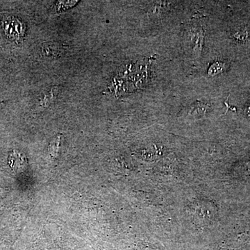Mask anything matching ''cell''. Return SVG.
<instances>
[{"label":"cell","mask_w":250,"mask_h":250,"mask_svg":"<svg viewBox=\"0 0 250 250\" xmlns=\"http://www.w3.org/2000/svg\"><path fill=\"white\" fill-rule=\"evenodd\" d=\"M225 67L226 65L223 62H215L208 69V74L210 76H214L215 75H218V74L223 72L225 70Z\"/></svg>","instance_id":"cell-3"},{"label":"cell","mask_w":250,"mask_h":250,"mask_svg":"<svg viewBox=\"0 0 250 250\" xmlns=\"http://www.w3.org/2000/svg\"><path fill=\"white\" fill-rule=\"evenodd\" d=\"M59 93L58 86H53L50 89L42 94V96L39 99V107L45 108L50 106L55 101Z\"/></svg>","instance_id":"cell-1"},{"label":"cell","mask_w":250,"mask_h":250,"mask_svg":"<svg viewBox=\"0 0 250 250\" xmlns=\"http://www.w3.org/2000/svg\"><path fill=\"white\" fill-rule=\"evenodd\" d=\"M4 106L5 103H4V102H0V110L2 109Z\"/></svg>","instance_id":"cell-5"},{"label":"cell","mask_w":250,"mask_h":250,"mask_svg":"<svg viewBox=\"0 0 250 250\" xmlns=\"http://www.w3.org/2000/svg\"><path fill=\"white\" fill-rule=\"evenodd\" d=\"M61 141H62L61 136H57L52 140L50 144L49 145L48 152L49 155L52 157L56 158L58 155Z\"/></svg>","instance_id":"cell-2"},{"label":"cell","mask_w":250,"mask_h":250,"mask_svg":"<svg viewBox=\"0 0 250 250\" xmlns=\"http://www.w3.org/2000/svg\"><path fill=\"white\" fill-rule=\"evenodd\" d=\"M77 1H59L57 9L59 10H65L71 8L77 4Z\"/></svg>","instance_id":"cell-4"},{"label":"cell","mask_w":250,"mask_h":250,"mask_svg":"<svg viewBox=\"0 0 250 250\" xmlns=\"http://www.w3.org/2000/svg\"><path fill=\"white\" fill-rule=\"evenodd\" d=\"M247 113H248V114L250 116V107L248 108V110L247 111Z\"/></svg>","instance_id":"cell-6"}]
</instances>
